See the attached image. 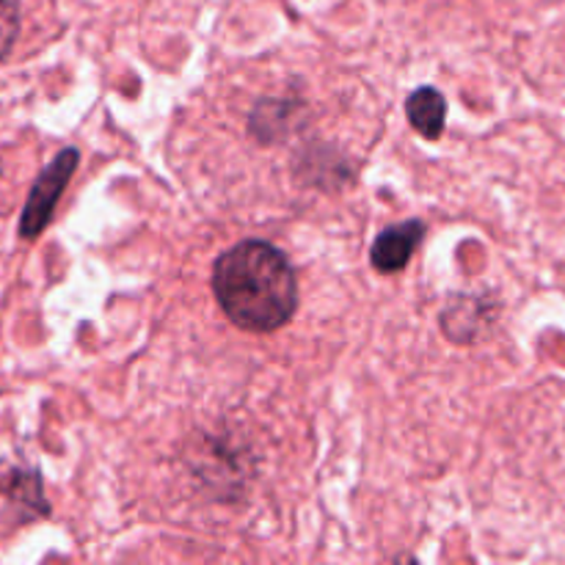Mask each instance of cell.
Returning a JSON list of instances; mask_svg holds the SVG:
<instances>
[{
	"instance_id": "5",
	"label": "cell",
	"mask_w": 565,
	"mask_h": 565,
	"mask_svg": "<svg viewBox=\"0 0 565 565\" xmlns=\"http://www.w3.org/2000/svg\"><path fill=\"white\" fill-rule=\"evenodd\" d=\"M20 36V6L14 0H0V61L14 50Z\"/></svg>"
},
{
	"instance_id": "1",
	"label": "cell",
	"mask_w": 565,
	"mask_h": 565,
	"mask_svg": "<svg viewBox=\"0 0 565 565\" xmlns=\"http://www.w3.org/2000/svg\"><path fill=\"white\" fill-rule=\"evenodd\" d=\"M213 292L226 318L254 334L281 329L298 309L290 259L263 241H243L215 259Z\"/></svg>"
},
{
	"instance_id": "2",
	"label": "cell",
	"mask_w": 565,
	"mask_h": 565,
	"mask_svg": "<svg viewBox=\"0 0 565 565\" xmlns=\"http://www.w3.org/2000/svg\"><path fill=\"white\" fill-rule=\"evenodd\" d=\"M77 160H81V152H77L75 147L61 149V152L50 160L47 169L39 174V180L33 182L31 196H28L25 210H22V218H20V235L25 237V241H33V237L42 235L44 226L50 224L61 193H64V188L70 185L72 174H75Z\"/></svg>"
},
{
	"instance_id": "4",
	"label": "cell",
	"mask_w": 565,
	"mask_h": 565,
	"mask_svg": "<svg viewBox=\"0 0 565 565\" xmlns=\"http://www.w3.org/2000/svg\"><path fill=\"white\" fill-rule=\"evenodd\" d=\"M406 116L412 121L414 130L428 141H436L445 132L447 121V99L445 94L436 92L434 86H423L408 97Z\"/></svg>"
},
{
	"instance_id": "3",
	"label": "cell",
	"mask_w": 565,
	"mask_h": 565,
	"mask_svg": "<svg viewBox=\"0 0 565 565\" xmlns=\"http://www.w3.org/2000/svg\"><path fill=\"white\" fill-rule=\"evenodd\" d=\"M425 224L423 221H403L397 226H386L379 237H375L373 248H370V263L379 274H397L408 265L414 257L417 246L423 243Z\"/></svg>"
}]
</instances>
